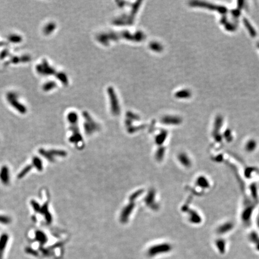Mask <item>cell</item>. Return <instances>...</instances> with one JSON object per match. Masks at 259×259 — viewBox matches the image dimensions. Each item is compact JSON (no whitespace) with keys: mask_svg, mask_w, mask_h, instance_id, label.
<instances>
[{"mask_svg":"<svg viewBox=\"0 0 259 259\" xmlns=\"http://www.w3.org/2000/svg\"><path fill=\"white\" fill-rule=\"evenodd\" d=\"M172 249V246L169 244H161L153 245L148 249V254L150 257L156 256L160 254L170 252Z\"/></svg>","mask_w":259,"mask_h":259,"instance_id":"6da1fadb","label":"cell"},{"mask_svg":"<svg viewBox=\"0 0 259 259\" xmlns=\"http://www.w3.org/2000/svg\"><path fill=\"white\" fill-rule=\"evenodd\" d=\"M178 160L180 164L185 167L189 168L192 166L191 158L185 153H180L178 155Z\"/></svg>","mask_w":259,"mask_h":259,"instance_id":"7a4b0ae2","label":"cell"},{"mask_svg":"<svg viewBox=\"0 0 259 259\" xmlns=\"http://www.w3.org/2000/svg\"><path fill=\"white\" fill-rule=\"evenodd\" d=\"M0 180L4 185H8L10 182L9 169L7 166H3L0 170Z\"/></svg>","mask_w":259,"mask_h":259,"instance_id":"3957f363","label":"cell"},{"mask_svg":"<svg viewBox=\"0 0 259 259\" xmlns=\"http://www.w3.org/2000/svg\"><path fill=\"white\" fill-rule=\"evenodd\" d=\"M8 101L11 105L15 109H16L19 112V113H20L22 114H25L27 113V107L23 104L20 103L19 101H18V99L11 100Z\"/></svg>","mask_w":259,"mask_h":259,"instance_id":"277c9868","label":"cell"},{"mask_svg":"<svg viewBox=\"0 0 259 259\" xmlns=\"http://www.w3.org/2000/svg\"><path fill=\"white\" fill-rule=\"evenodd\" d=\"M9 239V237L7 233H3L0 236V259H2L4 251L7 247Z\"/></svg>","mask_w":259,"mask_h":259,"instance_id":"5b68a950","label":"cell"},{"mask_svg":"<svg viewBox=\"0 0 259 259\" xmlns=\"http://www.w3.org/2000/svg\"><path fill=\"white\" fill-rule=\"evenodd\" d=\"M233 224L231 222H226L220 225L217 229V233L219 234H224L229 232L233 228Z\"/></svg>","mask_w":259,"mask_h":259,"instance_id":"8992f818","label":"cell"},{"mask_svg":"<svg viewBox=\"0 0 259 259\" xmlns=\"http://www.w3.org/2000/svg\"><path fill=\"white\" fill-rule=\"evenodd\" d=\"M197 184L200 186L202 188H208L209 187V182L207 178L204 176L199 177V178L196 181Z\"/></svg>","mask_w":259,"mask_h":259,"instance_id":"52a82bcc","label":"cell"},{"mask_svg":"<svg viewBox=\"0 0 259 259\" xmlns=\"http://www.w3.org/2000/svg\"><path fill=\"white\" fill-rule=\"evenodd\" d=\"M257 146V145L255 140H250L249 141H248L245 145V150L248 153H253L256 149Z\"/></svg>","mask_w":259,"mask_h":259,"instance_id":"ba28073f","label":"cell"},{"mask_svg":"<svg viewBox=\"0 0 259 259\" xmlns=\"http://www.w3.org/2000/svg\"><path fill=\"white\" fill-rule=\"evenodd\" d=\"M249 240L251 242L256 244V248L259 251V236L256 232H252L249 235Z\"/></svg>","mask_w":259,"mask_h":259,"instance_id":"9c48e42d","label":"cell"},{"mask_svg":"<svg viewBox=\"0 0 259 259\" xmlns=\"http://www.w3.org/2000/svg\"><path fill=\"white\" fill-rule=\"evenodd\" d=\"M7 40L13 43H19L22 41V37L17 34H10L8 36Z\"/></svg>","mask_w":259,"mask_h":259,"instance_id":"30bf717a","label":"cell"},{"mask_svg":"<svg viewBox=\"0 0 259 259\" xmlns=\"http://www.w3.org/2000/svg\"><path fill=\"white\" fill-rule=\"evenodd\" d=\"M216 246L221 253H224L226 249V242L223 240H218L216 242Z\"/></svg>","mask_w":259,"mask_h":259,"instance_id":"8fae6325","label":"cell"},{"mask_svg":"<svg viewBox=\"0 0 259 259\" xmlns=\"http://www.w3.org/2000/svg\"><path fill=\"white\" fill-rule=\"evenodd\" d=\"M36 240H38V242H40V243L44 244L47 241V238L46 235L41 231H37L36 232Z\"/></svg>","mask_w":259,"mask_h":259,"instance_id":"7c38bea8","label":"cell"},{"mask_svg":"<svg viewBox=\"0 0 259 259\" xmlns=\"http://www.w3.org/2000/svg\"><path fill=\"white\" fill-rule=\"evenodd\" d=\"M32 166H31V165H28V166H27L25 168H24L21 171H20V172L19 173V174H18V179H21V178H22L23 177H24L31 170V169H32Z\"/></svg>","mask_w":259,"mask_h":259,"instance_id":"4fadbf2b","label":"cell"},{"mask_svg":"<svg viewBox=\"0 0 259 259\" xmlns=\"http://www.w3.org/2000/svg\"><path fill=\"white\" fill-rule=\"evenodd\" d=\"M32 163H33L34 166L36 167V168L38 171H41L43 169L41 161L40 160V158L38 157H35L33 158Z\"/></svg>","mask_w":259,"mask_h":259,"instance_id":"5bb4252c","label":"cell"},{"mask_svg":"<svg viewBox=\"0 0 259 259\" xmlns=\"http://www.w3.org/2000/svg\"><path fill=\"white\" fill-rule=\"evenodd\" d=\"M11 221V218L7 215H0V223L2 224H9Z\"/></svg>","mask_w":259,"mask_h":259,"instance_id":"9a60e30c","label":"cell"},{"mask_svg":"<svg viewBox=\"0 0 259 259\" xmlns=\"http://www.w3.org/2000/svg\"><path fill=\"white\" fill-rule=\"evenodd\" d=\"M18 94L15 92H9L7 94V99L8 101L14 99H18Z\"/></svg>","mask_w":259,"mask_h":259,"instance_id":"2e32d148","label":"cell"},{"mask_svg":"<svg viewBox=\"0 0 259 259\" xmlns=\"http://www.w3.org/2000/svg\"><path fill=\"white\" fill-rule=\"evenodd\" d=\"M9 51L8 49H5L2 50L0 53V59H4L8 56H9Z\"/></svg>","mask_w":259,"mask_h":259,"instance_id":"e0dca14e","label":"cell"},{"mask_svg":"<svg viewBox=\"0 0 259 259\" xmlns=\"http://www.w3.org/2000/svg\"><path fill=\"white\" fill-rule=\"evenodd\" d=\"M20 63H28L31 61V57L28 55H24L20 57Z\"/></svg>","mask_w":259,"mask_h":259,"instance_id":"ac0fdd59","label":"cell"},{"mask_svg":"<svg viewBox=\"0 0 259 259\" xmlns=\"http://www.w3.org/2000/svg\"><path fill=\"white\" fill-rule=\"evenodd\" d=\"M19 63H20V57L17 56H13L10 58L9 63H11L13 64H17Z\"/></svg>","mask_w":259,"mask_h":259,"instance_id":"d6986e66","label":"cell"},{"mask_svg":"<svg viewBox=\"0 0 259 259\" xmlns=\"http://www.w3.org/2000/svg\"><path fill=\"white\" fill-rule=\"evenodd\" d=\"M31 204L33 208L35 209V211H37V212H39V211L41 210V208H40L39 205H38V203L36 201H31Z\"/></svg>","mask_w":259,"mask_h":259,"instance_id":"ffe728a7","label":"cell"},{"mask_svg":"<svg viewBox=\"0 0 259 259\" xmlns=\"http://www.w3.org/2000/svg\"><path fill=\"white\" fill-rule=\"evenodd\" d=\"M6 45H7V43H6V42H4V41H1V42H0V46H6Z\"/></svg>","mask_w":259,"mask_h":259,"instance_id":"44dd1931","label":"cell"},{"mask_svg":"<svg viewBox=\"0 0 259 259\" xmlns=\"http://www.w3.org/2000/svg\"><path fill=\"white\" fill-rule=\"evenodd\" d=\"M257 226H258V227L259 228V217H258L257 220Z\"/></svg>","mask_w":259,"mask_h":259,"instance_id":"7402d4cb","label":"cell"}]
</instances>
